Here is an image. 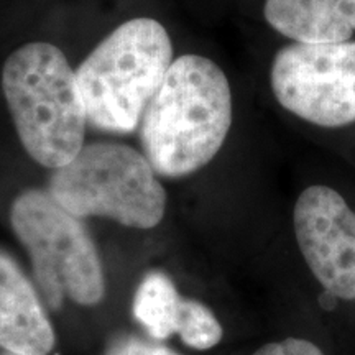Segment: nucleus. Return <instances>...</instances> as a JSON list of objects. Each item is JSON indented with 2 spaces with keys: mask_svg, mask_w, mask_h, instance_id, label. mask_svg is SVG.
<instances>
[{
  "mask_svg": "<svg viewBox=\"0 0 355 355\" xmlns=\"http://www.w3.org/2000/svg\"><path fill=\"white\" fill-rule=\"evenodd\" d=\"M232 125L227 76L209 58L183 55L145 109L140 139L157 175L183 178L219 153Z\"/></svg>",
  "mask_w": 355,
  "mask_h": 355,
  "instance_id": "nucleus-1",
  "label": "nucleus"
},
{
  "mask_svg": "<svg viewBox=\"0 0 355 355\" xmlns=\"http://www.w3.org/2000/svg\"><path fill=\"white\" fill-rule=\"evenodd\" d=\"M2 94L25 152L50 170L68 165L84 146L86 105L64 53L32 42L2 68Z\"/></svg>",
  "mask_w": 355,
  "mask_h": 355,
  "instance_id": "nucleus-2",
  "label": "nucleus"
},
{
  "mask_svg": "<svg viewBox=\"0 0 355 355\" xmlns=\"http://www.w3.org/2000/svg\"><path fill=\"white\" fill-rule=\"evenodd\" d=\"M173 63L170 35L153 19L115 28L76 71L87 122L104 132L137 130Z\"/></svg>",
  "mask_w": 355,
  "mask_h": 355,
  "instance_id": "nucleus-3",
  "label": "nucleus"
},
{
  "mask_svg": "<svg viewBox=\"0 0 355 355\" xmlns=\"http://www.w3.org/2000/svg\"><path fill=\"white\" fill-rule=\"evenodd\" d=\"M48 191L79 219L107 217L132 229H153L166 211V191L145 155L112 141L84 145L53 171Z\"/></svg>",
  "mask_w": 355,
  "mask_h": 355,
  "instance_id": "nucleus-4",
  "label": "nucleus"
},
{
  "mask_svg": "<svg viewBox=\"0 0 355 355\" xmlns=\"http://www.w3.org/2000/svg\"><path fill=\"white\" fill-rule=\"evenodd\" d=\"M10 225L28 252L48 308L58 311L64 298L81 306L104 300L105 278L96 243L83 219L66 211L50 191H21L10 206Z\"/></svg>",
  "mask_w": 355,
  "mask_h": 355,
  "instance_id": "nucleus-5",
  "label": "nucleus"
},
{
  "mask_svg": "<svg viewBox=\"0 0 355 355\" xmlns=\"http://www.w3.org/2000/svg\"><path fill=\"white\" fill-rule=\"evenodd\" d=\"M270 84L283 109L314 125L355 122V42L291 43L273 58Z\"/></svg>",
  "mask_w": 355,
  "mask_h": 355,
  "instance_id": "nucleus-6",
  "label": "nucleus"
},
{
  "mask_svg": "<svg viewBox=\"0 0 355 355\" xmlns=\"http://www.w3.org/2000/svg\"><path fill=\"white\" fill-rule=\"evenodd\" d=\"M295 234L314 277L336 298L355 300V212L329 186L314 184L295 206Z\"/></svg>",
  "mask_w": 355,
  "mask_h": 355,
  "instance_id": "nucleus-7",
  "label": "nucleus"
},
{
  "mask_svg": "<svg viewBox=\"0 0 355 355\" xmlns=\"http://www.w3.org/2000/svg\"><path fill=\"white\" fill-rule=\"evenodd\" d=\"M56 336L32 282L0 248V349L20 355H48Z\"/></svg>",
  "mask_w": 355,
  "mask_h": 355,
  "instance_id": "nucleus-8",
  "label": "nucleus"
},
{
  "mask_svg": "<svg viewBox=\"0 0 355 355\" xmlns=\"http://www.w3.org/2000/svg\"><path fill=\"white\" fill-rule=\"evenodd\" d=\"M263 15L298 43L349 42L355 32V0H266Z\"/></svg>",
  "mask_w": 355,
  "mask_h": 355,
  "instance_id": "nucleus-9",
  "label": "nucleus"
},
{
  "mask_svg": "<svg viewBox=\"0 0 355 355\" xmlns=\"http://www.w3.org/2000/svg\"><path fill=\"white\" fill-rule=\"evenodd\" d=\"M181 301L183 296L166 273L150 272L133 296V316L153 339L165 340L176 334Z\"/></svg>",
  "mask_w": 355,
  "mask_h": 355,
  "instance_id": "nucleus-10",
  "label": "nucleus"
},
{
  "mask_svg": "<svg viewBox=\"0 0 355 355\" xmlns=\"http://www.w3.org/2000/svg\"><path fill=\"white\" fill-rule=\"evenodd\" d=\"M176 334H180L188 347L207 350L220 343L224 329L216 314L206 304L183 296Z\"/></svg>",
  "mask_w": 355,
  "mask_h": 355,
  "instance_id": "nucleus-11",
  "label": "nucleus"
},
{
  "mask_svg": "<svg viewBox=\"0 0 355 355\" xmlns=\"http://www.w3.org/2000/svg\"><path fill=\"white\" fill-rule=\"evenodd\" d=\"M107 355H181L159 343H148L139 337H125L110 349Z\"/></svg>",
  "mask_w": 355,
  "mask_h": 355,
  "instance_id": "nucleus-12",
  "label": "nucleus"
},
{
  "mask_svg": "<svg viewBox=\"0 0 355 355\" xmlns=\"http://www.w3.org/2000/svg\"><path fill=\"white\" fill-rule=\"evenodd\" d=\"M254 355H324L322 350L316 344L304 339H290L279 340V343H270L260 347Z\"/></svg>",
  "mask_w": 355,
  "mask_h": 355,
  "instance_id": "nucleus-13",
  "label": "nucleus"
},
{
  "mask_svg": "<svg viewBox=\"0 0 355 355\" xmlns=\"http://www.w3.org/2000/svg\"><path fill=\"white\" fill-rule=\"evenodd\" d=\"M0 355H20V354H13V352H7V350H3V352Z\"/></svg>",
  "mask_w": 355,
  "mask_h": 355,
  "instance_id": "nucleus-14",
  "label": "nucleus"
}]
</instances>
